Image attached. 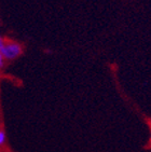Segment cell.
I'll use <instances>...</instances> for the list:
<instances>
[{
    "mask_svg": "<svg viewBox=\"0 0 151 152\" xmlns=\"http://www.w3.org/2000/svg\"><path fill=\"white\" fill-rule=\"evenodd\" d=\"M23 50L18 43L15 42H10V43L4 44V47L0 50V53L3 55V57L7 59H14L22 54Z\"/></svg>",
    "mask_w": 151,
    "mask_h": 152,
    "instance_id": "6da1fadb",
    "label": "cell"
},
{
    "mask_svg": "<svg viewBox=\"0 0 151 152\" xmlns=\"http://www.w3.org/2000/svg\"><path fill=\"white\" fill-rule=\"evenodd\" d=\"M7 141V135H6V132L3 131L2 129H0V147L3 146Z\"/></svg>",
    "mask_w": 151,
    "mask_h": 152,
    "instance_id": "7a4b0ae2",
    "label": "cell"
},
{
    "mask_svg": "<svg viewBox=\"0 0 151 152\" xmlns=\"http://www.w3.org/2000/svg\"><path fill=\"white\" fill-rule=\"evenodd\" d=\"M4 47V41H3V39L0 37V50L2 49V48Z\"/></svg>",
    "mask_w": 151,
    "mask_h": 152,
    "instance_id": "277c9868",
    "label": "cell"
},
{
    "mask_svg": "<svg viewBox=\"0 0 151 152\" xmlns=\"http://www.w3.org/2000/svg\"><path fill=\"white\" fill-rule=\"evenodd\" d=\"M3 66H4V57L0 53V68H3Z\"/></svg>",
    "mask_w": 151,
    "mask_h": 152,
    "instance_id": "3957f363",
    "label": "cell"
}]
</instances>
